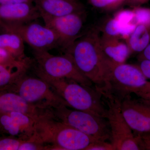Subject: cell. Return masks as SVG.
<instances>
[{"label": "cell", "instance_id": "34", "mask_svg": "<svg viewBox=\"0 0 150 150\" xmlns=\"http://www.w3.org/2000/svg\"><path fill=\"white\" fill-rule=\"evenodd\" d=\"M145 136V137H150V133H149V134H145V135H142V136Z\"/></svg>", "mask_w": 150, "mask_h": 150}, {"label": "cell", "instance_id": "27", "mask_svg": "<svg viewBox=\"0 0 150 150\" xmlns=\"http://www.w3.org/2000/svg\"><path fill=\"white\" fill-rule=\"evenodd\" d=\"M7 51L0 47V64H7L17 61Z\"/></svg>", "mask_w": 150, "mask_h": 150}, {"label": "cell", "instance_id": "21", "mask_svg": "<svg viewBox=\"0 0 150 150\" xmlns=\"http://www.w3.org/2000/svg\"><path fill=\"white\" fill-rule=\"evenodd\" d=\"M127 0H89L92 5L97 8L111 10L119 7Z\"/></svg>", "mask_w": 150, "mask_h": 150}, {"label": "cell", "instance_id": "25", "mask_svg": "<svg viewBox=\"0 0 150 150\" xmlns=\"http://www.w3.org/2000/svg\"><path fill=\"white\" fill-rule=\"evenodd\" d=\"M42 146L41 144L33 140L28 139L22 142L18 150H43L45 149Z\"/></svg>", "mask_w": 150, "mask_h": 150}, {"label": "cell", "instance_id": "2", "mask_svg": "<svg viewBox=\"0 0 150 150\" xmlns=\"http://www.w3.org/2000/svg\"><path fill=\"white\" fill-rule=\"evenodd\" d=\"M32 139L40 144L49 143L55 149L65 150H86L98 141L57 120L50 111L36 120Z\"/></svg>", "mask_w": 150, "mask_h": 150}, {"label": "cell", "instance_id": "18", "mask_svg": "<svg viewBox=\"0 0 150 150\" xmlns=\"http://www.w3.org/2000/svg\"><path fill=\"white\" fill-rule=\"evenodd\" d=\"M127 40L131 52H143L150 43V28L144 25H137Z\"/></svg>", "mask_w": 150, "mask_h": 150}, {"label": "cell", "instance_id": "23", "mask_svg": "<svg viewBox=\"0 0 150 150\" xmlns=\"http://www.w3.org/2000/svg\"><path fill=\"white\" fill-rule=\"evenodd\" d=\"M23 141L12 139L0 140V150H18L19 147Z\"/></svg>", "mask_w": 150, "mask_h": 150}, {"label": "cell", "instance_id": "26", "mask_svg": "<svg viewBox=\"0 0 150 150\" xmlns=\"http://www.w3.org/2000/svg\"><path fill=\"white\" fill-rule=\"evenodd\" d=\"M138 67L147 79L150 80V60L146 59L140 60Z\"/></svg>", "mask_w": 150, "mask_h": 150}, {"label": "cell", "instance_id": "33", "mask_svg": "<svg viewBox=\"0 0 150 150\" xmlns=\"http://www.w3.org/2000/svg\"><path fill=\"white\" fill-rule=\"evenodd\" d=\"M142 98H147V99H149L150 100V96H145L142 97Z\"/></svg>", "mask_w": 150, "mask_h": 150}, {"label": "cell", "instance_id": "4", "mask_svg": "<svg viewBox=\"0 0 150 150\" xmlns=\"http://www.w3.org/2000/svg\"><path fill=\"white\" fill-rule=\"evenodd\" d=\"M95 88L101 95L106 106V119L114 150H143L141 137L134 135L123 116L120 97L108 88Z\"/></svg>", "mask_w": 150, "mask_h": 150}, {"label": "cell", "instance_id": "30", "mask_svg": "<svg viewBox=\"0 0 150 150\" xmlns=\"http://www.w3.org/2000/svg\"><path fill=\"white\" fill-rule=\"evenodd\" d=\"M150 0H127L126 2H128V4L130 5L136 7L140 6L142 5L146 4Z\"/></svg>", "mask_w": 150, "mask_h": 150}, {"label": "cell", "instance_id": "1", "mask_svg": "<svg viewBox=\"0 0 150 150\" xmlns=\"http://www.w3.org/2000/svg\"><path fill=\"white\" fill-rule=\"evenodd\" d=\"M100 36L97 30H91L80 36L65 51L81 74L95 85L96 88L107 86L112 62L103 51Z\"/></svg>", "mask_w": 150, "mask_h": 150}, {"label": "cell", "instance_id": "11", "mask_svg": "<svg viewBox=\"0 0 150 150\" xmlns=\"http://www.w3.org/2000/svg\"><path fill=\"white\" fill-rule=\"evenodd\" d=\"M80 13H71L63 16L54 17L40 16L44 24L57 34L59 46L64 51L80 36L83 21Z\"/></svg>", "mask_w": 150, "mask_h": 150}, {"label": "cell", "instance_id": "14", "mask_svg": "<svg viewBox=\"0 0 150 150\" xmlns=\"http://www.w3.org/2000/svg\"><path fill=\"white\" fill-rule=\"evenodd\" d=\"M33 3L40 16H61L84 11L83 6L77 0H34Z\"/></svg>", "mask_w": 150, "mask_h": 150}, {"label": "cell", "instance_id": "22", "mask_svg": "<svg viewBox=\"0 0 150 150\" xmlns=\"http://www.w3.org/2000/svg\"><path fill=\"white\" fill-rule=\"evenodd\" d=\"M134 17L135 14L133 10H123L119 11L114 16V18L123 24H129L134 23Z\"/></svg>", "mask_w": 150, "mask_h": 150}, {"label": "cell", "instance_id": "32", "mask_svg": "<svg viewBox=\"0 0 150 150\" xmlns=\"http://www.w3.org/2000/svg\"><path fill=\"white\" fill-rule=\"evenodd\" d=\"M143 59L150 60V43L146 49L142 52V56L140 57V60Z\"/></svg>", "mask_w": 150, "mask_h": 150}, {"label": "cell", "instance_id": "17", "mask_svg": "<svg viewBox=\"0 0 150 150\" xmlns=\"http://www.w3.org/2000/svg\"><path fill=\"white\" fill-rule=\"evenodd\" d=\"M24 42L16 33L4 31L0 33V47L4 48L14 58L19 60L26 59Z\"/></svg>", "mask_w": 150, "mask_h": 150}, {"label": "cell", "instance_id": "9", "mask_svg": "<svg viewBox=\"0 0 150 150\" xmlns=\"http://www.w3.org/2000/svg\"><path fill=\"white\" fill-rule=\"evenodd\" d=\"M4 31L16 33L34 51H48L59 46L57 34L44 25L33 22L19 25H0Z\"/></svg>", "mask_w": 150, "mask_h": 150}, {"label": "cell", "instance_id": "24", "mask_svg": "<svg viewBox=\"0 0 150 150\" xmlns=\"http://www.w3.org/2000/svg\"><path fill=\"white\" fill-rule=\"evenodd\" d=\"M86 150H114V149L111 143L98 140L91 144Z\"/></svg>", "mask_w": 150, "mask_h": 150}, {"label": "cell", "instance_id": "7", "mask_svg": "<svg viewBox=\"0 0 150 150\" xmlns=\"http://www.w3.org/2000/svg\"><path fill=\"white\" fill-rule=\"evenodd\" d=\"M18 94L27 102L45 109L69 105L45 81L39 78L24 77L18 79ZM70 108V107H69Z\"/></svg>", "mask_w": 150, "mask_h": 150}, {"label": "cell", "instance_id": "6", "mask_svg": "<svg viewBox=\"0 0 150 150\" xmlns=\"http://www.w3.org/2000/svg\"><path fill=\"white\" fill-rule=\"evenodd\" d=\"M36 71L54 78H66L91 87L93 83L79 71L72 59L65 54L54 56L48 51H34Z\"/></svg>", "mask_w": 150, "mask_h": 150}, {"label": "cell", "instance_id": "20", "mask_svg": "<svg viewBox=\"0 0 150 150\" xmlns=\"http://www.w3.org/2000/svg\"><path fill=\"white\" fill-rule=\"evenodd\" d=\"M133 11L135 14L134 23L144 25L150 28V8L136 7Z\"/></svg>", "mask_w": 150, "mask_h": 150}, {"label": "cell", "instance_id": "5", "mask_svg": "<svg viewBox=\"0 0 150 150\" xmlns=\"http://www.w3.org/2000/svg\"><path fill=\"white\" fill-rule=\"evenodd\" d=\"M64 105L52 108V115L57 120L84 133L96 140L110 139V126L106 118L89 112L70 109Z\"/></svg>", "mask_w": 150, "mask_h": 150}, {"label": "cell", "instance_id": "28", "mask_svg": "<svg viewBox=\"0 0 150 150\" xmlns=\"http://www.w3.org/2000/svg\"><path fill=\"white\" fill-rule=\"evenodd\" d=\"M135 94L139 97L150 96V81H148L147 83L140 88Z\"/></svg>", "mask_w": 150, "mask_h": 150}, {"label": "cell", "instance_id": "29", "mask_svg": "<svg viewBox=\"0 0 150 150\" xmlns=\"http://www.w3.org/2000/svg\"><path fill=\"white\" fill-rule=\"evenodd\" d=\"M34 0H0V6L22 2H33Z\"/></svg>", "mask_w": 150, "mask_h": 150}, {"label": "cell", "instance_id": "10", "mask_svg": "<svg viewBox=\"0 0 150 150\" xmlns=\"http://www.w3.org/2000/svg\"><path fill=\"white\" fill-rule=\"evenodd\" d=\"M120 98L122 113L134 135L150 133V100L141 97L134 98L131 94Z\"/></svg>", "mask_w": 150, "mask_h": 150}, {"label": "cell", "instance_id": "12", "mask_svg": "<svg viewBox=\"0 0 150 150\" xmlns=\"http://www.w3.org/2000/svg\"><path fill=\"white\" fill-rule=\"evenodd\" d=\"M40 18L33 2L16 3L0 6V25L28 23Z\"/></svg>", "mask_w": 150, "mask_h": 150}, {"label": "cell", "instance_id": "13", "mask_svg": "<svg viewBox=\"0 0 150 150\" xmlns=\"http://www.w3.org/2000/svg\"><path fill=\"white\" fill-rule=\"evenodd\" d=\"M37 119L21 112H13L2 115L0 123L11 135L22 134L29 139L35 133Z\"/></svg>", "mask_w": 150, "mask_h": 150}, {"label": "cell", "instance_id": "31", "mask_svg": "<svg viewBox=\"0 0 150 150\" xmlns=\"http://www.w3.org/2000/svg\"><path fill=\"white\" fill-rule=\"evenodd\" d=\"M140 137L142 139L143 150H150V137H145V136H140Z\"/></svg>", "mask_w": 150, "mask_h": 150}, {"label": "cell", "instance_id": "8", "mask_svg": "<svg viewBox=\"0 0 150 150\" xmlns=\"http://www.w3.org/2000/svg\"><path fill=\"white\" fill-rule=\"evenodd\" d=\"M148 81L138 66L112 62L106 88L120 98L136 94Z\"/></svg>", "mask_w": 150, "mask_h": 150}, {"label": "cell", "instance_id": "16", "mask_svg": "<svg viewBox=\"0 0 150 150\" xmlns=\"http://www.w3.org/2000/svg\"><path fill=\"white\" fill-rule=\"evenodd\" d=\"M100 41L105 55L114 63H125L131 54V51L127 43L118 38L103 34L100 36Z\"/></svg>", "mask_w": 150, "mask_h": 150}, {"label": "cell", "instance_id": "15", "mask_svg": "<svg viewBox=\"0 0 150 150\" xmlns=\"http://www.w3.org/2000/svg\"><path fill=\"white\" fill-rule=\"evenodd\" d=\"M0 111L6 114L21 112L36 119L47 112L27 102L18 94L14 93H6L0 96Z\"/></svg>", "mask_w": 150, "mask_h": 150}, {"label": "cell", "instance_id": "3", "mask_svg": "<svg viewBox=\"0 0 150 150\" xmlns=\"http://www.w3.org/2000/svg\"><path fill=\"white\" fill-rule=\"evenodd\" d=\"M38 77L46 81L71 108L106 118L107 110L100 93L91 87L66 78H54L36 71Z\"/></svg>", "mask_w": 150, "mask_h": 150}, {"label": "cell", "instance_id": "19", "mask_svg": "<svg viewBox=\"0 0 150 150\" xmlns=\"http://www.w3.org/2000/svg\"><path fill=\"white\" fill-rule=\"evenodd\" d=\"M137 25L134 23L129 24H122L114 18L106 23L105 25L103 34L112 37L119 38L123 37L127 39L134 31Z\"/></svg>", "mask_w": 150, "mask_h": 150}]
</instances>
